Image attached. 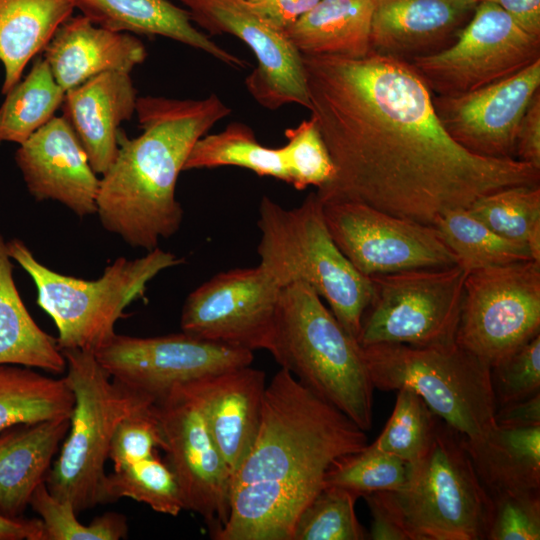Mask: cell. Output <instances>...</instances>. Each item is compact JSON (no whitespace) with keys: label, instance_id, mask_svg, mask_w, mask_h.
Returning <instances> with one entry per match:
<instances>
[{"label":"cell","instance_id":"17","mask_svg":"<svg viewBox=\"0 0 540 540\" xmlns=\"http://www.w3.org/2000/svg\"><path fill=\"white\" fill-rule=\"evenodd\" d=\"M191 20L211 34H230L253 52L257 66L245 79L264 108L287 104L310 109L302 55L285 33L267 22L247 0H176Z\"/></svg>","mask_w":540,"mask_h":540},{"label":"cell","instance_id":"47","mask_svg":"<svg viewBox=\"0 0 540 540\" xmlns=\"http://www.w3.org/2000/svg\"><path fill=\"white\" fill-rule=\"evenodd\" d=\"M371 512L369 539L409 540L408 535L384 504L377 492L362 496Z\"/></svg>","mask_w":540,"mask_h":540},{"label":"cell","instance_id":"21","mask_svg":"<svg viewBox=\"0 0 540 540\" xmlns=\"http://www.w3.org/2000/svg\"><path fill=\"white\" fill-rule=\"evenodd\" d=\"M188 385L197 397L210 434L232 475L258 432L265 373L250 365L214 373Z\"/></svg>","mask_w":540,"mask_h":540},{"label":"cell","instance_id":"16","mask_svg":"<svg viewBox=\"0 0 540 540\" xmlns=\"http://www.w3.org/2000/svg\"><path fill=\"white\" fill-rule=\"evenodd\" d=\"M281 288L257 265L220 272L182 307V332L250 351L271 349Z\"/></svg>","mask_w":540,"mask_h":540},{"label":"cell","instance_id":"44","mask_svg":"<svg viewBox=\"0 0 540 540\" xmlns=\"http://www.w3.org/2000/svg\"><path fill=\"white\" fill-rule=\"evenodd\" d=\"M515 159L540 170V91L532 98L519 123Z\"/></svg>","mask_w":540,"mask_h":540},{"label":"cell","instance_id":"42","mask_svg":"<svg viewBox=\"0 0 540 540\" xmlns=\"http://www.w3.org/2000/svg\"><path fill=\"white\" fill-rule=\"evenodd\" d=\"M497 407L540 392V334L491 367Z\"/></svg>","mask_w":540,"mask_h":540},{"label":"cell","instance_id":"3","mask_svg":"<svg viewBox=\"0 0 540 540\" xmlns=\"http://www.w3.org/2000/svg\"><path fill=\"white\" fill-rule=\"evenodd\" d=\"M231 113L216 94L203 99L138 97L141 135L120 129L118 152L100 178L96 215L102 227L146 252L168 239L183 221L176 183L198 139Z\"/></svg>","mask_w":540,"mask_h":540},{"label":"cell","instance_id":"8","mask_svg":"<svg viewBox=\"0 0 540 540\" xmlns=\"http://www.w3.org/2000/svg\"><path fill=\"white\" fill-rule=\"evenodd\" d=\"M62 353L74 406L69 430L45 484L52 495L69 501L79 514L102 505L105 463L117 425L154 400L115 382L94 353L79 349Z\"/></svg>","mask_w":540,"mask_h":540},{"label":"cell","instance_id":"25","mask_svg":"<svg viewBox=\"0 0 540 540\" xmlns=\"http://www.w3.org/2000/svg\"><path fill=\"white\" fill-rule=\"evenodd\" d=\"M93 24L115 32L162 36L201 50L234 68L245 62L217 45L171 0H73Z\"/></svg>","mask_w":540,"mask_h":540},{"label":"cell","instance_id":"24","mask_svg":"<svg viewBox=\"0 0 540 540\" xmlns=\"http://www.w3.org/2000/svg\"><path fill=\"white\" fill-rule=\"evenodd\" d=\"M70 417L20 424L0 433V514L20 518L52 466Z\"/></svg>","mask_w":540,"mask_h":540},{"label":"cell","instance_id":"14","mask_svg":"<svg viewBox=\"0 0 540 540\" xmlns=\"http://www.w3.org/2000/svg\"><path fill=\"white\" fill-rule=\"evenodd\" d=\"M328 230L345 257L366 277L457 264L431 225L351 201L322 202Z\"/></svg>","mask_w":540,"mask_h":540},{"label":"cell","instance_id":"22","mask_svg":"<svg viewBox=\"0 0 540 540\" xmlns=\"http://www.w3.org/2000/svg\"><path fill=\"white\" fill-rule=\"evenodd\" d=\"M137 90L129 72L98 74L65 92L63 117L81 142L96 174L103 175L118 152L120 124L136 112Z\"/></svg>","mask_w":540,"mask_h":540},{"label":"cell","instance_id":"12","mask_svg":"<svg viewBox=\"0 0 540 540\" xmlns=\"http://www.w3.org/2000/svg\"><path fill=\"white\" fill-rule=\"evenodd\" d=\"M540 60V37L521 29L497 4L478 1L457 40L408 62L434 95L472 92Z\"/></svg>","mask_w":540,"mask_h":540},{"label":"cell","instance_id":"38","mask_svg":"<svg viewBox=\"0 0 540 540\" xmlns=\"http://www.w3.org/2000/svg\"><path fill=\"white\" fill-rule=\"evenodd\" d=\"M29 505L43 523V540H119L128 534L125 516L116 512H106L88 525L81 524L73 505L52 495L45 481L35 489Z\"/></svg>","mask_w":540,"mask_h":540},{"label":"cell","instance_id":"33","mask_svg":"<svg viewBox=\"0 0 540 540\" xmlns=\"http://www.w3.org/2000/svg\"><path fill=\"white\" fill-rule=\"evenodd\" d=\"M0 106V142H25L61 107L65 91L47 61L38 56L28 75L13 86Z\"/></svg>","mask_w":540,"mask_h":540},{"label":"cell","instance_id":"11","mask_svg":"<svg viewBox=\"0 0 540 540\" xmlns=\"http://www.w3.org/2000/svg\"><path fill=\"white\" fill-rule=\"evenodd\" d=\"M540 334V262L469 272L455 343L490 367Z\"/></svg>","mask_w":540,"mask_h":540},{"label":"cell","instance_id":"37","mask_svg":"<svg viewBox=\"0 0 540 540\" xmlns=\"http://www.w3.org/2000/svg\"><path fill=\"white\" fill-rule=\"evenodd\" d=\"M359 496L345 488L324 485L299 515L292 540H363L355 503Z\"/></svg>","mask_w":540,"mask_h":540},{"label":"cell","instance_id":"19","mask_svg":"<svg viewBox=\"0 0 540 540\" xmlns=\"http://www.w3.org/2000/svg\"><path fill=\"white\" fill-rule=\"evenodd\" d=\"M15 161L35 200L57 201L81 218L96 214L100 178L63 116L20 144Z\"/></svg>","mask_w":540,"mask_h":540},{"label":"cell","instance_id":"6","mask_svg":"<svg viewBox=\"0 0 540 540\" xmlns=\"http://www.w3.org/2000/svg\"><path fill=\"white\" fill-rule=\"evenodd\" d=\"M12 261L32 279L37 304L54 321L62 350L95 353L116 334L115 325L125 308L143 296L148 283L160 272L182 263V259L159 247L142 257H119L95 280H85L42 264L18 238L6 241Z\"/></svg>","mask_w":540,"mask_h":540},{"label":"cell","instance_id":"23","mask_svg":"<svg viewBox=\"0 0 540 540\" xmlns=\"http://www.w3.org/2000/svg\"><path fill=\"white\" fill-rule=\"evenodd\" d=\"M146 56L143 43L131 33L99 27L83 15L62 23L43 49V58L65 92L104 72L130 73Z\"/></svg>","mask_w":540,"mask_h":540},{"label":"cell","instance_id":"2","mask_svg":"<svg viewBox=\"0 0 540 540\" xmlns=\"http://www.w3.org/2000/svg\"><path fill=\"white\" fill-rule=\"evenodd\" d=\"M368 445L347 415L281 368L266 385L252 447L232 475L229 513L215 540H292L329 468Z\"/></svg>","mask_w":540,"mask_h":540},{"label":"cell","instance_id":"7","mask_svg":"<svg viewBox=\"0 0 540 540\" xmlns=\"http://www.w3.org/2000/svg\"><path fill=\"white\" fill-rule=\"evenodd\" d=\"M409 540H484L492 501L465 446V437L440 419L426 451L404 485L377 492Z\"/></svg>","mask_w":540,"mask_h":540},{"label":"cell","instance_id":"32","mask_svg":"<svg viewBox=\"0 0 540 540\" xmlns=\"http://www.w3.org/2000/svg\"><path fill=\"white\" fill-rule=\"evenodd\" d=\"M433 227L467 273L494 266L534 260L529 248L507 239L469 213L467 209L445 212Z\"/></svg>","mask_w":540,"mask_h":540},{"label":"cell","instance_id":"18","mask_svg":"<svg viewBox=\"0 0 540 540\" xmlns=\"http://www.w3.org/2000/svg\"><path fill=\"white\" fill-rule=\"evenodd\" d=\"M538 91L540 60L469 93L432 94V103L445 131L466 151L485 158L515 159L519 123Z\"/></svg>","mask_w":540,"mask_h":540},{"label":"cell","instance_id":"45","mask_svg":"<svg viewBox=\"0 0 540 540\" xmlns=\"http://www.w3.org/2000/svg\"><path fill=\"white\" fill-rule=\"evenodd\" d=\"M272 26L285 32L320 0H247Z\"/></svg>","mask_w":540,"mask_h":540},{"label":"cell","instance_id":"15","mask_svg":"<svg viewBox=\"0 0 540 540\" xmlns=\"http://www.w3.org/2000/svg\"><path fill=\"white\" fill-rule=\"evenodd\" d=\"M94 355L115 382L153 400L177 385L253 361V351L185 332L156 337L116 333Z\"/></svg>","mask_w":540,"mask_h":540},{"label":"cell","instance_id":"46","mask_svg":"<svg viewBox=\"0 0 540 540\" xmlns=\"http://www.w3.org/2000/svg\"><path fill=\"white\" fill-rule=\"evenodd\" d=\"M495 425L502 428L540 426V392L526 399L497 407Z\"/></svg>","mask_w":540,"mask_h":540},{"label":"cell","instance_id":"48","mask_svg":"<svg viewBox=\"0 0 540 540\" xmlns=\"http://www.w3.org/2000/svg\"><path fill=\"white\" fill-rule=\"evenodd\" d=\"M501 7L525 32L540 37V0H477Z\"/></svg>","mask_w":540,"mask_h":540},{"label":"cell","instance_id":"5","mask_svg":"<svg viewBox=\"0 0 540 540\" xmlns=\"http://www.w3.org/2000/svg\"><path fill=\"white\" fill-rule=\"evenodd\" d=\"M257 225L258 266L281 289L296 282L310 286L357 340L363 313L372 298V282L334 242L316 192L291 209L263 196Z\"/></svg>","mask_w":540,"mask_h":540},{"label":"cell","instance_id":"1","mask_svg":"<svg viewBox=\"0 0 540 540\" xmlns=\"http://www.w3.org/2000/svg\"><path fill=\"white\" fill-rule=\"evenodd\" d=\"M311 116L335 166L321 202H358L433 226L502 188L540 185V170L516 159L474 155L435 113L432 93L403 60L302 55Z\"/></svg>","mask_w":540,"mask_h":540},{"label":"cell","instance_id":"26","mask_svg":"<svg viewBox=\"0 0 540 540\" xmlns=\"http://www.w3.org/2000/svg\"><path fill=\"white\" fill-rule=\"evenodd\" d=\"M376 0H320L284 33L301 55L361 58L371 50Z\"/></svg>","mask_w":540,"mask_h":540},{"label":"cell","instance_id":"39","mask_svg":"<svg viewBox=\"0 0 540 540\" xmlns=\"http://www.w3.org/2000/svg\"><path fill=\"white\" fill-rule=\"evenodd\" d=\"M409 468L410 463L368 444L361 451L337 460L327 471L324 485L345 488L359 497L395 491L406 482Z\"/></svg>","mask_w":540,"mask_h":540},{"label":"cell","instance_id":"10","mask_svg":"<svg viewBox=\"0 0 540 540\" xmlns=\"http://www.w3.org/2000/svg\"><path fill=\"white\" fill-rule=\"evenodd\" d=\"M467 272L459 265L369 277L373 293L357 342L417 347L455 343Z\"/></svg>","mask_w":540,"mask_h":540},{"label":"cell","instance_id":"28","mask_svg":"<svg viewBox=\"0 0 540 540\" xmlns=\"http://www.w3.org/2000/svg\"><path fill=\"white\" fill-rule=\"evenodd\" d=\"M74 9L73 0H0L3 94L20 81L27 63L43 51Z\"/></svg>","mask_w":540,"mask_h":540},{"label":"cell","instance_id":"35","mask_svg":"<svg viewBox=\"0 0 540 540\" xmlns=\"http://www.w3.org/2000/svg\"><path fill=\"white\" fill-rule=\"evenodd\" d=\"M121 498L142 502L154 511L170 516H176L185 509L174 472L156 453L107 474L102 490V504Z\"/></svg>","mask_w":540,"mask_h":540},{"label":"cell","instance_id":"9","mask_svg":"<svg viewBox=\"0 0 540 540\" xmlns=\"http://www.w3.org/2000/svg\"><path fill=\"white\" fill-rule=\"evenodd\" d=\"M362 353L374 389H411L468 440L495 426L491 367L456 343L427 347L378 343L362 347Z\"/></svg>","mask_w":540,"mask_h":540},{"label":"cell","instance_id":"49","mask_svg":"<svg viewBox=\"0 0 540 540\" xmlns=\"http://www.w3.org/2000/svg\"><path fill=\"white\" fill-rule=\"evenodd\" d=\"M0 540H43L41 519L9 518L0 514Z\"/></svg>","mask_w":540,"mask_h":540},{"label":"cell","instance_id":"4","mask_svg":"<svg viewBox=\"0 0 540 540\" xmlns=\"http://www.w3.org/2000/svg\"><path fill=\"white\" fill-rule=\"evenodd\" d=\"M269 352L301 384L370 430L374 387L362 347L310 286L281 289Z\"/></svg>","mask_w":540,"mask_h":540},{"label":"cell","instance_id":"20","mask_svg":"<svg viewBox=\"0 0 540 540\" xmlns=\"http://www.w3.org/2000/svg\"><path fill=\"white\" fill-rule=\"evenodd\" d=\"M477 0H376L371 50L399 60L438 53L458 38Z\"/></svg>","mask_w":540,"mask_h":540},{"label":"cell","instance_id":"34","mask_svg":"<svg viewBox=\"0 0 540 540\" xmlns=\"http://www.w3.org/2000/svg\"><path fill=\"white\" fill-rule=\"evenodd\" d=\"M467 210L495 233L525 244L540 262V185L499 189L477 199Z\"/></svg>","mask_w":540,"mask_h":540},{"label":"cell","instance_id":"36","mask_svg":"<svg viewBox=\"0 0 540 540\" xmlns=\"http://www.w3.org/2000/svg\"><path fill=\"white\" fill-rule=\"evenodd\" d=\"M439 421L417 393L400 388L389 420L369 446L413 463L428 448Z\"/></svg>","mask_w":540,"mask_h":540},{"label":"cell","instance_id":"27","mask_svg":"<svg viewBox=\"0 0 540 540\" xmlns=\"http://www.w3.org/2000/svg\"><path fill=\"white\" fill-rule=\"evenodd\" d=\"M465 446L488 494L540 490V426H494Z\"/></svg>","mask_w":540,"mask_h":540},{"label":"cell","instance_id":"41","mask_svg":"<svg viewBox=\"0 0 540 540\" xmlns=\"http://www.w3.org/2000/svg\"><path fill=\"white\" fill-rule=\"evenodd\" d=\"M488 540H539L540 490L490 494Z\"/></svg>","mask_w":540,"mask_h":540},{"label":"cell","instance_id":"13","mask_svg":"<svg viewBox=\"0 0 540 540\" xmlns=\"http://www.w3.org/2000/svg\"><path fill=\"white\" fill-rule=\"evenodd\" d=\"M153 405L167 464L177 478L185 509L200 515L212 536L228 518L232 472L188 383L171 388Z\"/></svg>","mask_w":540,"mask_h":540},{"label":"cell","instance_id":"31","mask_svg":"<svg viewBox=\"0 0 540 540\" xmlns=\"http://www.w3.org/2000/svg\"><path fill=\"white\" fill-rule=\"evenodd\" d=\"M236 166L261 177H273L289 184L283 147L269 148L257 140L246 124L233 122L223 131L206 134L196 141L183 171Z\"/></svg>","mask_w":540,"mask_h":540},{"label":"cell","instance_id":"43","mask_svg":"<svg viewBox=\"0 0 540 540\" xmlns=\"http://www.w3.org/2000/svg\"><path fill=\"white\" fill-rule=\"evenodd\" d=\"M157 448L163 450L164 439L151 403L119 422L110 443L108 459L114 470H120L154 455Z\"/></svg>","mask_w":540,"mask_h":540},{"label":"cell","instance_id":"30","mask_svg":"<svg viewBox=\"0 0 540 540\" xmlns=\"http://www.w3.org/2000/svg\"><path fill=\"white\" fill-rule=\"evenodd\" d=\"M73 406L74 395L65 377H48L21 365H0V433L20 424L70 417Z\"/></svg>","mask_w":540,"mask_h":540},{"label":"cell","instance_id":"29","mask_svg":"<svg viewBox=\"0 0 540 540\" xmlns=\"http://www.w3.org/2000/svg\"><path fill=\"white\" fill-rule=\"evenodd\" d=\"M13 364L53 373L66 370L57 339L34 321L17 290L13 263L0 234V365Z\"/></svg>","mask_w":540,"mask_h":540},{"label":"cell","instance_id":"40","mask_svg":"<svg viewBox=\"0 0 540 540\" xmlns=\"http://www.w3.org/2000/svg\"><path fill=\"white\" fill-rule=\"evenodd\" d=\"M287 143L284 150L289 184L297 190L308 186L321 189L331 182L335 166L321 136L315 119L311 116L296 127L285 130Z\"/></svg>","mask_w":540,"mask_h":540}]
</instances>
